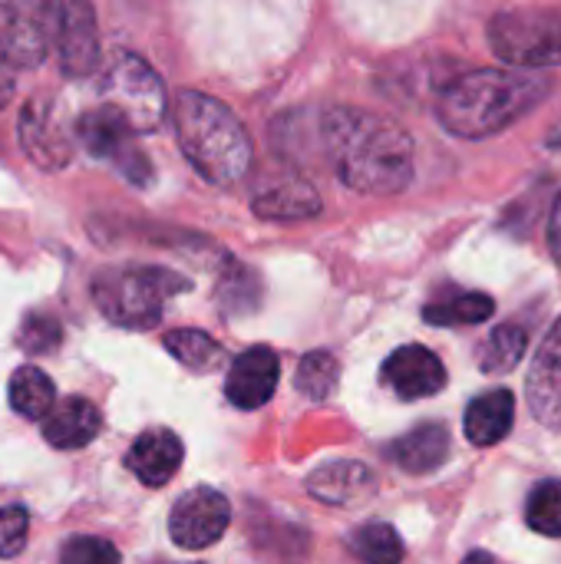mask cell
Here are the masks:
<instances>
[{"label": "cell", "instance_id": "6da1fadb", "mask_svg": "<svg viewBox=\"0 0 561 564\" xmlns=\"http://www.w3.org/2000/svg\"><path fill=\"white\" fill-rule=\"evenodd\" d=\"M324 149L337 178L364 195H397L413 182V139L387 116L334 106L324 112Z\"/></svg>", "mask_w": 561, "mask_h": 564}, {"label": "cell", "instance_id": "7a4b0ae2", "mask_svg": "<svg viewBox=\"0 0 561 564\" xmlns=\"http://www.w3.org/2000/svg\"><path fill=\"white\" fill-rule=\"evenodd\" d=\"M546 93L549 79L529 69H473L443 89L436 116L460 139H489L529 116Z\"/></svg>", "mask_w": 561, "mask_h": 564}, {"label": "cell", "instance_id": "3957f363", "mask_svg": "<svg viewBox=\"0 0 561 564\" xmlns=\"http://www.w3.org/2000/svg\"><path fill=\"white\" fill-rule=\"evenodd\" d=\"M172 119L179 149L205 182L231 188L251 172V139L222 99L185 89L175 99Z\"/></svg>", "mask_w": 561, "mask_h": 564}, {"label": "cell", "instance_id": "277c9868", "mask_svg": "<svg viewBox=\"0 0 561 564\" xmlns=\"http://www.w3.org/2000/svg\"><path fill=\"white\" fill-rule=\"evenodd\" d=\"M179 291H185V281L159 268H119V271H103L93 281V297L103 317L129 330L155 327L165 297Z\"/></svg>", "mask_w": 561, "mask_h": 564}, {"label": "cell", "instance_id": "5b68a950", "mask_svg": "<svg viewBox=\"0 0 561 564\" xmlns=\"http://www.w3.org/2000/svg\"><path fill=\"white\" fill-rule=\"evenodd\" d=\"M99 106L112 109L132 132H155L165 119V86L136 53H119L99 79Z\"/></svg>", "mask_w": 561, "mask_h": 564}, {"label": "cell", "instance_id": "8992f818", "mask_svg": "<svg viewBox=\"0 0 561 564\" xmlns=\"http://www.w3.org/2000/svg\"><path fill=\"white\" fill-rule=\"evenodd\" d=\"M489 46L519 69L561 66V13L509 10L489 20Z\"/></svg>", "mask_w": 561, "mask_h": 564}, {"label": "cell", "instance_id": "52a82bcc", "mask_svg": "<svg viewBox=\"0 0 561 564\" xmlns=\"http://www.w3.org/2000/svg\"><path fill=\"white\" fill-rule=\"evenodd\" d=\"M20 149L23 155L40 165L43 172L66 169L76 152V126H69L60 99L53 96H33L20 109Z\"/></svg>", "mask_w": 561, "mask_h": 564}, {"label": "cell", "instance_id": "ba28073f", "mask_svg": "<svg viewBox=\"0 0 561 564\" xmlns=\"http://www.w3.org/2000/svg\"><path fill=\"white\" fill-rule=\"evenodd\" d=\"M231 522V506L215 489H192L185 492L169 516V535L179 549L198 552L215 545Z\"/></svg>", "mask_w": 561, "mask_h": 564}, {"label": "cell", "instance_id": "9c48e42d", "mask_svg": "<svg viewBox=\"0 0 561 564\" xmlns=\"http://www.w3.org/2000/svg\"><path fill=\"white\" fill-rule=\"evenodd\" d=\"M76 139L86 145L89 155L96 159H106V162H116L132 182H145L149 178V162L145 155L132 145V129L106 106L86 112L79 122H76Z\"/></svg>", "mask_w": 561, "mask_h": 564}, {"label": "cell", "instance_id": "30bf717a", "mask_svg": "<svg viewBox=\"0 0 561 564\" xmlns=\"http://www.w3.org/2000/svg\"><path fill=\"white\" fill-rule=\"evenodd\" d=\"M56 56L66 76H89L99 63V30L89 0H66L56 26Z\"/></svg>", "mask_w": 561, "mask_h": 564}, {"label": "cell", "instance_id": "8fae6325", "mask_svg": "<svg viewBox=\"0 0 561 564\" xmlns=\"http://www.w3.org/2000/svg\"><path fill=\"white\" fill-rule=\"evenodd\" d=\"M526 400L532 416L546 430H561V317L549 327L546 340L532 357L526 377Z\"/></svg>", "mask_w": 561, "mask_h": 564}, {"label": "cell", "instance_id": "7c38bea8", "mask_svg": "<svg viewBox=\"0 0 561 564\" xmlns=\"http://www.w3.org/2000/svg\"><path fill=\"white\" fill-rule=\"evenodd\" d=\"M384 383L400 400H427L446 387V367L430 347L410 344V347H400L387 357Z\"/></svg>", "mask_w": 561, "mask_h": 564}, {"label": "cell", "instance_id": "4fadbf2b", "mask_svg": "<svg viewBox=\"0 0 561 564\" xmlns=\"http://www.w3.org/2000/svg\"><path fill=\"white\" fill-rule=\"evenodd\" d=\"M278 377H281L278 354L271 347H251L241 357H235L225 380V397L238 410H258L274 397Z\"/></svg>", "mask_w": 561, "mask_h": 564}, {"label": "cell", "instance_id": "5bb4252c", "mask_svg": "<svg viewBox=\"0 0 561 564\" xmlns=\"http://www.w3.org/2000/svg\"><path fill=\"white\" fill-rule=\"evenodd\" d=\"M182 456H185L182 440L172 430H149L132 443V449L126 456V466L139 482L159 489L179 473Z\"/></svg>", "mask_w": 561, "mask_h": 564}, {"label": "cell", "instance_id": "9a60e30c", "mask_svg": "<svg viewBox=\"0 0 561 564\" xmlns=\"http://www.w3.org/2000/svg\"><path fill=\"white\" fill-rule=\"evenodd\" d=\"M99 426H103V416L89 400L66 397L60 406L46 413L43 436L53 449H83L99 436Z\"/></svg>", "mask_w": 561, "mask_h": 564}, {"label": "cell", "instance_id": "2e32d148", "mask_svg": "<svg viewBox=\"0 0 561 564\" xmlns=\"http://www.w3.org/2000/svg\"><path fill=\"white\" fill-rule=\"evenodd\" d=\"M516 423V397L509 390H489L479 393L463 416V430L466 440L473 446H496L509 436Z\"/></svg>", "mask_w": 561, "mask_h": 564}, {"label": "cell", "instance_id": "e0dca14e", "mask_svg": "<svg viewBox=\"0 0 561 564\" xmlns=\"http://www.w3.org/2000/svg\"><path fill=\"white\" fill-rule=\"evenodd\" d=\"M377 479L367 466L360 463H327L317 473H311L308 489L314 499L331 502V506H354L374 492Z\"/></svg>", "mask_w": 561, "mask_h": 564}, {"label": "cell", "instance_id": "ac0fdd59", "mask_svg": "<svg viewBox=\"0 0 561 564\" xmlns=\"http://www.w3.org/2000/svg\"><path fill=\"white\" fill-rule=\"evenodd\" d=\"M390 456H393V463L403 473L427 476V473H433V469H440L446 463V456H450V433H446L443 423H423L413 433L400 436L390 446Z\"/></svg>", "mask_w": 561, "mask_h": 564}, {"label": "cell", "instance_id": "d6986e66", "mask_svg": "<svg viewBox=\"0 0 561 564\" xmlns=\"http://www.w3.org/2000/svg\"><path fill=\"white\" fill-rule=\"evenodd\" d=\"M255 212L271 221H294L314 218L321 212V195L308 182H278L255 195Z\"/></svg>", "mask_w": 561, "mask_h": 564}, {"label": "cell", "instance_id": "ffe728a7", "mask_svg": "<svg viewBox=\"0 0 561 564\" xmlns=\"http://www.w3.org/2000/svg\"><path fill=\"white\" fill-rule=\"evenodd\" d=\"M496 311V301L479 291H456L446 297H436L423 307V321L433 327H470L489 321Z\"/></svg>", "mask_w": 561, "mask_h": 564}, {"label": "cell", "instance_id": "44dd1931", "mask_svg": "<svg viewBox=\"0 0 561 564\" xmlns=\"http://www.w3.org/2000/svg\"><path fill=\"white\" fill-rule=\"evenodd\" d=\"M7 397H10V406L17 416L23 420H43L53 403H56V387L53 380L40 370V367H20L13 370L10 377V387H7Z\"/></svg>", "mask_w": 561, "mask_h": 564}, {"label": "cell", "instance_id": "7402d4cb", "mask_svg": "<svg viewBox=\"0 0 561 564\" xmlns=\"http://www.w3.org/2000/svg\"><path fill=\"white\" fill-rule=\"evenodd\" d=\"M526 344H529V334L516 324H503L493 330V337L483 344L479 350V367L486 373H509L519 367V360L526 357Z\"/></svg>", "mask_w": 561, "mask_h": 564}, {"label": "cell", "instance_id": "603a6c76", "mask_svg": "<svg viewBox=\"0 0 561 564\" xmlns=\"http://www.w3.org/2000/svg\"><path fill=\"white\" fill-rule=\"evenodd\" d=\"M350 545H354V555L364 564H400L407 555L397 529L387 522H370V525L357 529Z\"/></svg>", "mask_w": 561, "mask_h": 564}, {"label": "cell", "instance_id": "cb8c5ba5", "mask_svg": "<svg viewBox=\"0 0 561 564\" xmlns=\"http://www.w3.org/2000/svg\"><path fill=\"white\" fill-rule=\"evenodd\" d=\"M162 344L182 367H188L195 373H205V370L218 367V360H222V347L205 330H172V334H165Z\"/></svg>", "mask_w": 561, "mask_h": 564}, {"label": "cell", "instance_id": "d4e9b609", "mask_svg": "<svg viewBox=\"0 0 561 564\" xmlns=\"http://www.w3.org/2000/svg\"><path fill=\"white\" fill-rule=\"evenodd\" d=\"M526 522L546 539H561V482H539L526 502Z\"/></svg>", "mask_w": 561, "mask_h": 564}, {"label": "cell", "instance_id": "484cf974", "mask_svg": "<svg viewBox=\"0 0 561 564\" xmlns=\"http://www.w3.org/2000/svg\"><path fill=\"white\" fill-rule=\"evenodd\" d=\"M337 377H341L337 360H334L327 350H314V354H308V357L301 360V367H298V390H301L308 400L321 403V400H327V397L334 393Z\"/></svg>", "mask_w": 561, "mask_h": 564}, {"label": "cell", "instance_id": "4316f807", "mask_svg": "<svg viewBox=\"0 0 561 564\" xmlns=\"http://www.w3.org/2000/svg\"><path fill=\"white\" fill-rule=\"evenodd\" d=\"M0 10L7 13V23L33 26L53 40L56 26H60L63 0H0Z\"/></svg>", "mask_w": 561, "mask_h": 564}, {"label": "cell", "instance_id": "83f0119b", "mask_svg": "<svg viewBox=\"0 0 561 564\" xmlns=\"http://www.w3.org/2000/svg\"><path fill=\"white\" fill-rule=\"evenodd\" d=\"M60 564H119V552L112 542L106 539H93V535H79L69 539L60 552Z\"/></svg>", "mask_w": 561, "mask_h": 564}, {"label": "cell", "instance_id": "f1b7e54d", "mask_svg": "<svg viewBox=\"0 0 561 564\" xmlns=\"http://www.w3.org/2000/svg\"><path fill=\"white\" fill-rule=\"evenodd\" d=\"M30 516L23 506H3L0 509V558H17L26 545Z\"/></svg>", "mask_w": 561, "mask_h": 564}, {"label": "cell", "instance_id": "f546056e", "mask_svg": "<svg viewBox=\"0 0 561 564\" xmlns=\"http://www.w3.org/2000/svg\"><path fill=\"white\" fill-rule=\"evenodd\" d=\"M60 344V327L50 317H26L20 330V347L30 354H46Z\"/></svg>", "mask_w": 561, "mask_h": 564}, {"label": "cell", "instance_id": "4dcf8cb0", "mask_svg": "<svg viewBox=\"0 0 561 564\" xmlns=\"http://www.w3.org/2000/svg\"><path fill=\"white\" fill-rule=\"evenodd\" d=\"M549 248H552V258L559 261L561 268V195L552 208V221H549Z\"/></svg>", "mask_w": 561, "mask_h": 564}, {"label": "cell", "instance_id": "1f68e13d", "mask_svg": "<svg viewBox=\"0 0 561 564\" xmlns=\"http://www.w3.org/2000/svg\"><path fill=\"white\" fill-rule=\"evenodd\" d=\"M13 96V66L3 59V53H0V106L7 102Z\"/></svg>", "mask_w": 561, "mask_h": 564}, {"label": "cell", "instance_id": "d6a6232c", "mask_svg": "<svg viewBox=\"0 0 561 564\" xmlns=\"http://www.w3.org/2000/svg\"><path fill=\"white\" fill-rule=\"evenodd\" d=\"M463 564H503L499 558H493L489 552H473V555H466Z\"/></svg>", "mask_w": 561, "mask_h": 564}, {"label": "cell", "instance_id": "836d02e7", "mask_svg": "<svg viewBox=\"0 0 561 564\" xmlns=\"http://www.w3.org/2000/svg\"><path fill=\"white\" fill-rule=\"evenodd\" d=\"M549 145H552V149H561V122L555 126V129H552V135H549Z\"/></svg>", "mask_w": 561, "mask_h": 564}]
</instances>
